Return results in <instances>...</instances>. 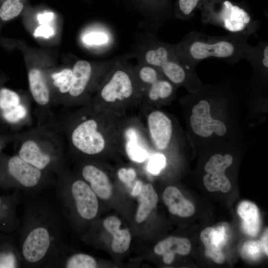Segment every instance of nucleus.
I'll use <instances>...</instances> for the list:
<instances>
[{
  "instance_id": "nucleus-22",
  "label": "nucleus",
  "mask_w": 268,
  "mask_h": 268,
  "mask_svg": "<svg viewBox=\"0 0 268 268\" xmlns=\"http://www.w3.org/2000/svg\"><path fill=\"white\" fill-rule=\"evenodd\" d=\"M175 86L165 76H163L150 85L144 91L142 100L156 103L168 99L174 93Z\"/></svg>"
},
{
  "instance_id": "nucleus-5",
  "label": "nucleus",
  "mask_w": 268,
  "mask_h": 268,
  "mask_svg": "<svg viewBox=\"0 0 268 268\" xmlns=\"http://www.w3.org/2000/svg\"><path fill=\"white\" fill-rule=\"evenodd\" d=\"M53 230L44 222L32 224L21 241V256L28 264L42 262L50 254L55 239Z\"/></svg>"
},
{
  "instance_id": "nucleus-42",
  "label": "nucleus",
  "mask_w": 268,
  "mask_h": 268,
  "mask_svg": "<svg viewBox=\"0 0 268 268\" xmlns=\"http://www.w3.org/2000/svg\"><path fill=\"white\" fill-rule=\"evenodd\" d=\"M17 0V1H20V0Z\"/></svg>"
},
{
  "instance_id": "nucleus-25",
  "label": "nucleus",
  "mask_w": 268,
  "mask_h": 268,
  "mask_svg": "<svg viewBox=\"0 0 268 268\" xmlns=\"http://www.w3.org/2000/svg\"><path fill=\"white\" fill-rule=\"evenodd\" d=\"M82 41L88 46L96 47L106 51L114 44V36L108 27L101 26L85 33L82 37Z\"/></svg>"
},
{
  "instance_id": "nucleus-4",
  "label": "nucleus",
  "mask_w": 268,
  "mask_h": 268,
  "mask_svg": "<svg viewBox=\"0 0 268 268\" xmlns=\"http://www.w3.org/2000/svg\"><path fill=\"white\" fill-rule=\"evenodd\" d=\"M199 9L203 23L216 26L228 33L255 35L260 22L244 2L229 0H201Z\"/></svg>"
},
{
  "instance_id": "nucleus-21",
  "label": "nucleus",
  "mask_w": 268,
  "mask_h": 268,
  "mask_svg": "<svg viewBox=\"0 0 268 268\" xmlns=\"http://www.w3.org/2000/svg\"><path fill=\"white\" fill-rule=\"evenodd\" d=\"M138 196L139 205L135 215V220L140 223L145 220L158 202V196L152 185L148 183L142 185Z\"/></svg>"
},
{
  "instance_id": "nucleus-16",
  "label": "nucleus",
  "mask_w": 268,
  "mask_h": 268,
  "mask_svg": "<svg viewBox=\"0 0 268 268\" xmlns=\"http://www.w3.org/2000/svg\"><path fill=\"white\" fill-rule=\"evenodd\" d=\"M122 138L125 142L126 153L131 160L141 163L146 160L148 156L147 146L135 128H127L122 133Z\"/></svg>"
},
{
  "instance_id": "nucleus-34",
  "label": "nucleus",
  "mask_w": 268,
  "mask_h": 268,
  "mask_svg": "<svg viewBox=\"0 0 268 268\" xmlns=\"http://www.w3.org/2000/svg\"><path fill=\"white\" fill-rule=\"evenodd\" d=\"M166 166L165 157L161 153L151 156L147 164V170L153 175L158 174Z\"/></svg>"
},
{
  "instance_id": "nucleus-27",
  "label": "nucleus",
  "mask_w": 268,
  "mask_h": 268,
  "mask_svg": "<svg viewBox=\"0 0 268 268\" xmlns=\"http://www.w3.org/2000/svg\"><path fill=\"white\" fill-rule=\"evenodd\" d=\"M201 0H176L174 9L175 17L187 21L192 19L199 9Z\"/></svg>"
},
{
  "instance_id": "nucleus-17",
  "label": "nucleus",
  "mask_w": 268,
  "mask_h": 268,
  "mask_svg": "<svg viewBox=\"0 0 268 268\" xmlns=\"http://www.w3.org/2000/svg\"><path fill=\"white\" fill-rule=\"evenodd\" d=\"M72 69L73 82L68 92L71 96L78 97L85 92L89 85L94 68L89 62L79 60L75 63Z\"/></svg>"
},
{
  "instance_id": "nucleus-36",
  "label": "nucleus",
  "mask_w": 268,
  "mask_h": 268,
  "mask_svg": "<svg viewBox=\"0 0 268 268\" xmlns=\"http://www.w3.org/2000/svg\"><path fill=\"white\" fill-rule=\"evenodd\" d=\"M54 34V31L51 26L47 24H43L36 29L34 34L35 37L42 36L48 38L53 35Z\"/></svg>"
},
{
  "instance_id": "nucleus-35",
  "label": "nucleus",
  "mask_w": 268,
  "mask_h": 268,
  "mask_svg": "<svg viewBox=\"0 0 268 268\" xmlns=\"http://www.w3.org/2000/svg\"><path fill=\"white\" fill-rule=\"evenodd\" d=\"M118 176L119 179L124 183H130L133 181L136 177L135 170L132 168H122L119 170Z\"/></svg>"
},
{
  "instance_id": "nucleus-38",
  "label": "nucleus",
  "mask_w": 268,
  "mask_h": 268,
  "mask_svg": "<svg viewBox=\"0 0 268 268\" xmlns=\"http://www.w3.org/2000/svg\"><path fill=\"white\" fill-rule=\"evenodd\" d=\"M54 17V13L52 12H47L38 15L37 19L40 24L41 25L47 24L50 22Z\"/></svg>"
},
{
  "instance_id": "nucleus-33",
  "label": "nucleus",
  "mask_w": 268,
  "mask_h": 268,
  "mask_svg": "<svg viewBox=\"0 0 268 268\" xmlns=\"http://www.w3.org/2000/svg\"><path fill=\"white\" fill-rule=\"evenodd\" d=\"M262 251L260 242L248 241L243 245L241 255L244 258L255 260L261 257Z\"/></svg>"
},
{
  "instance_id": "nucleus-39",
  "label": "nucleus",
  "mask_w": 268,
  "mask_h": 268,
  "mask_svg": "<svg viewBox=\"0 0 268 268\" xmlns=\"http://www.w3.org/2000/svg\"><path fill=\"white\" fill-rule=\"evenodd\" d=\"M268 229H267L265 230L263 236L262 237L261 241H260L262 249L267 255H268Z\"/></svg>"
},
{
  "instance_id": "nucleus-11",
  "label": "nucleus",
  "mask_w": 268,
  "mask_h": 268,
  "mask_svg": "<svg viewBox=\"0 0 268 268\" xmlns=\"http://www.w3.org/2000/svg\"><path fill=\"white\" fill-rule=\"evenodd\" d=\"M200 238L205 248V256L217 264L223 263L222 249L228 239L226 227L222 224L216 228L206 227L201 232Z\"/></svg>"
},
{
  "instance_id": "nucleus-26",
  "label": "nucleus",
  "mask_w": 268,
  "mask_h": 268,
  "mask_svg": "<svg viewBox=\"0 0 268 268\" xmlns=\"http://www.w3.org/2000/svg\"><path fill=\"white\" fill-rule=\"evenodd\" d=\"M134 70L143 94L150 85L164 76L155 67L142 63L134 65Z\"/></svg>"
},
{
  "instance_id": "nucleus-24",
  "label": "nucleus",
  "mask_w": 268,
  "mask_h": 268,
  "mask_svg": "<svg viewBox=\"0 0 268 268\" xmlns=\"http://www.w3.org/2000/svg\"><path fill=\"white\" fill-rule=\"evenodd\" d=\"M246 60L251 64L255 73L266 76L268 70V42L261 41L257 45L252 46Z\"/></svg>"
},
{
  "instance_id": "nucleus-28",
  "label": "nucleus",
  "mask_w": 268,
  "mask_h": 268,
  "mask_svg": "<svg viewBox=\"0 0 268 268\" xmlns=\"http://www.w3.org/2000/svg\"><path fill=\"white\" fill-rule=\"evenodd\" d=\"M53 84L63 93L68 92L73 82L72 69L65 68L52 75Z\"/></svg>"
},
{
  "instance_id": "nucleus-41",
  "label": "nucleus",
  "mask_w": 268,
  "mask_h": 268,
  "mask_svg": "<svg viewBox=\"0 0 268 268\" xmlns=\"http://www.w3.org/2000/svg\"><path fill=\"white\" fill-rule=\"evenodd\" d=\"M0 203H1V200L0 199Z\"/></svg>"
},
{
  "instance_id": "nucleus-29",
  "label": "nucleus",
  "mask_w": 268,
  "mask_h": 268,
  "mask_svg": "<svg viewBox=\"0 0 268 268\" xmlns=\"http://www.w3.org/2000/svg\"><path fill=\"white\" fill-rule=\"evenodd\" d=\"M67 268H95L97 263L94 258L84 254H76L69 258L65 264Z\"/></svg>"
},
{
  "instance_id": "nucleus-7",
  "label": "nucleus",
  "mask_w": 268,
  "mask_h": 268,
  "mask_svg": "<svg viewBox=\"0 0 268 268\" xmlns=\"http://www.w3.org/2000/svg\"><path fill=\"white\" fill-rule=\"evenodd\" d=\"M210 105L204 99L200 100L192 110L190 118L191 128L198 135L208 137L215 133L218 136L224 135L227 128L223 122L211 117Z\"/></svg>"
},
{
  "instance_id": "nucleus-12",
  "label": "nucleus",
  "mask_w": 268,
  "mask_h": 268,
  "mask_svg": "<svg viewBox=\"0 0 268 268\" xmlns=\"http://www.w3.org/2000/svg\"><path fill=\"white\" fill-rule=\"evenodd\" d=\"M8 171L21 186L26 188L37 186L42 176V170L25 161L19 155L10 158L8 162Z\"/></svg>"
},
{
  "instance_id": "nucleus-13",
  "label": "nucleus",
  "mask_w": 268,
  "mask_h": 268,
  "mask_svg": "<svg viewBox=\"0 0 268 268\" xmlns=\"http://www.w3.org/2000/svg\"><path fill=\"white\" fill-rule=\"evenodd\" d=\"M191 249V244L188 239L172 236L158 242L154 248V252L162 255L163 262L169 265L173 262L175 254L187 255Z\"/></svg>"
},
{
  "instance_id": "nucleus-14",
  "label": "nucleus",
  "mask_w": 268,
  "mask_h": 268,
  "mask_svg": "<svg viewBox=\"0 0 268 268\" xmlns=\"http://www.w3.org/2000/svg\"><path fill=\"white\" fill-rule=\"evenodd\" d=\"M162 198L170 212L173 214L187 217L192 216L195 212L194 204L175 187H167L163 193Z\"/></svg>"
},
{
  "instance_id": "nucleus-2",
  "label": "nucleus",
  "mask_w": 268,
  "mask_h": 268,
  "mask_svg": "<svg viewBox=\"0 0 268 268\" xmlns=\"http://www.w3.org/2000/svg\"><path fill=\"white\" fill-rule=\"evenodd\" d=\"M127 54L111 67L100 83L98 98L105 112L117 114V109L142 100L143 92L136 77L134 65Z\"/></svg>"
},
{
  "instance_id": "nucleus-10",
  "label": "nucleus",
  "mask_w": 268,
  "mask_h": 268,
  "mask_svg": "<svg viewBox=\"0 0 268 268\" xmlns=\"http://www.w3.org/2000/svg\"><path fill=\"white\" fill-rule=\"evenodd\" d=\"M71 193L78 214L87 220L94 218L98 212L97 196L85 182L78 180L71 187Z\"/></svg>"
},
{
  "instance_id": "nucleus-3",
  "label": "nucleus",
  "mask_w": 268,
  "mask_h": 268,
  "mask_svg": "<svg viewBox=\"0 0 268 268\" xmlns=\"http://www.w3.org/2000/svg\"><path fill=\"white\" fill-rule=\"evenodd\" d=\"M134 56L137 57L138 63L157 68L175 86L189 87L197 83L195 67L184 59L176 44L161 41L153 35L149 37L147 44L142 46Z\"/></svg>"
},
{
  "instance_id": "nucleus-37",
  "label": "nucleus",
  "mask_w": 268,
  "mask_h": 268,
  "mask_svg": "<svg viewBox=\"0 0 268 268\" xmlns=\"http://www.w3.org/2000/svg\"><path fill=\"white\" fill-rule=\"evenodd\" d=\"M15 266V259L12 254H9L0 257V268H14Z\"/></svg>"
},
{
  "instance_id": "nucleus-31",
  "label": "nucleus",
  "mask_w": 268,
  "mask_h": 268,
  "mask_svg": "<svg viewBox=\"0 0 268 268\" xmlns=\"http://www.w3.org/2000/svg\"><path fill=\"white\" fill-rule=\"evenodd\" d=\"M20 101L19 95L14 91L7 88L0 90V108L2 111L19 105Z\"/></svg>"
},
{
  "instance_id": "nucleus-9",
  "label": "nucleus",
  "mask_w": 268,
  "mask_h": 268,
  "mask_svg": "<svg viewBox=\"0 0 268 268\" xmlns=\"http://www.w3.org/2000/svg\"><path fill=\"white\" fill-rule=\"evenodd\" d=\"M146 119L147 129L153 146L158 150H165L169 146L172 136L171 120L159 110L151 111Z\"/></svg>"
},
{
  "instance_id": "nucleus-18",
  "label": "nucleus",
  "mask_w": 268,
  "mask_h": 268,
  "mask_svg": "<svg viewBox=\"0 0 268 268\" xmlns=\"http://www.w3.org/2000/svg\"><path fill=\"white\" fill-rule=\"evenodd\" d=\"M106 230L113 236L111 244L112 250L116 253H123L129 248L131 238L130 232L126 229H120L121 222L114 216L106 218L103 222Z\"/></svg>"
},
{
  "instance_id": "nucleus-6",
  "label": "nucleus",
  "mask_w": 268,
  "mask_h": 268,
  "mask_svg": "<svg viewBox=\"0 0 268 268\" xmlns=\"http://www.w3.org/2000/svg\"><path fill=\"white\" fill-rule=\"evenodd\" d=\"M71 140L79 151L88 155H96L110 146L107 130H104L94 119H86L78 124L73 129Z\"/></svg>"
},
{
  "instance_id": "nucleus-19",
  "label": "nucleus",
  "mask_w": 268,
  "mask_h": 268,
  "mask_svg": "<svg viewBox=\"0 0 268 268\" xmlns=\"http://www.w3.org/2000/svg\"><path fill=\"white\" fill-rule=\"evenodd\" d=\"M18 155L25 161L41 170L46 169L52 161L51 155L42 150L39 145L32 140L23 143Z\"/></svg>"
},
{
  "instance_id": "nucleus-40",
  "label": "nucleus",
  "mask_w": 268,
  "mask_h": 268,
  "mask_svg": "<svg viewBox=\"0 0 268 268\" xmlns=\"http://www.w3.org/2000/svg\"><path fill=\"white\" fill-rule=\"evenodd\" d=\"M142 186V183L140 181H136L131 195L134 197L137 196L141 192Z\"/></svg>"
},
{
  "instance_id": "nucleus-8",
  "label": "nucleus",
  "mask_w": 268,
  "mask_h": 268,
  "mask_svg": "<svg viewBox=\"0 0 268 268\" xmlns=\"http://www.w3.org/2000/svg\"><path fill=\"white\" fill-rule=\"evenodd\" d=\"M232 162V158L227 154H215L210 157L204 166L206 174L203 177L204 185L208 191L223 193L230 191L231 183L225 172Z\"/></svg>"
},
{
  "instance_id": "nucleus-20",
  "label": "nucleus",
  "mask_w": 268,
  "mask_h": 268,
  "mask_svg": "<svg viewBox=\"0 0 268 268\" xmlns=\"http://www.w3.org/2000/svg\"><path fill=\"white\" fill-rule=\"evenodd\" d=\"M237 212L242 219V227L243 231L250 236H256L261 225L257 206L250 201H243L238 207Z\"/></svg>"
},
{
  "instance_id": "nucleus-30",
  "label": "nucleus",
  "mask_w": 268,
  "mask_h": 268,
  "mask_svg": "<svg viewBox=\"0 0 268 268\" xmlns=\"http://www.w3.org/2000/svg\"><path fill=\"white\" fill-rule=\"evenodd\" d=\"M23 4L15 0H6L0 7V17L4 21L9 20L20 14Z\"/></svg>"
},
{
  "instance_id": "nucleus-32",
  "label": "nucleus",
  "mask_w": 268,
  "mask_h": 268,
  "mask_svg": "<svg viewBox=\"0 0 268 268\" xmlns=\"http://www.w3.org/2000/svg\"><path fill=\"white\" fill-rule=\"evenodd\" d=\"M27 114L26 108L21 104L2 111L3 118L11 123H15L22 120L26 117Z\"/></svg>"
},
{
  "instance_id": "nucleus-23",
  "label": "nucleus",
  "mask_w": 268,
  "mask_h": 268,
  "mask_svg": "<svg viewBox=\"0 0 268 268\" xmlns=\"http://www.w3.org/2000/svg\"><path fill=\"white\" fill-rule=\"evenodd\" d=\"M30 90L35 101L40 105L47 104L50 99V92L41 71L36 68L28 73Z\"/></svg>"
},
{
  "instance_id": "nucleus-1",
  "label": "nucleus",
  "mask_w": 268,
  "mask_h": 268,
  "mask_svg": "<svg viewBox=\"0 0 268 268\" xmlns=\"http://www.w3.org/2000/svg\"><path fill=\"white\" fill-rule=\"evenodd\" d=\"M250 36L228 33L213 36L196 31L187 34L177 47L186 62L195 68L206 59H216L233 65L241 60H246L252 46L248 43Z\"/></svg>"
},
{
  "instance_id": "nucleus-15",
  "label": "nucleus",
  "mask_w": 268,
  "mask_h": 268,
  "mask_svg": "<svg viewBox=\"0 0 268 268\" xmlns=\"http://www.w3.org/2000/svg\"><path fill=\"white\" fill-rule=\"evenodd\" d=\"M83 178L96 196L103 200L109 199L112 195V187L106 174L92 165H87L82 170Z\"/></svg>"
}]
</instances>
